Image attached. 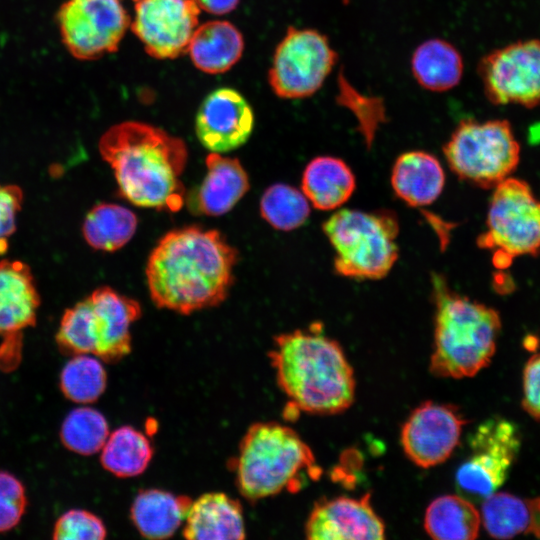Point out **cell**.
<instances>
[{"label": "cell", "instance_id": "obj_15", "mask_svg": "<svg viewBox=\"0 0 540 540\" xmlns=\"http://www.w3.org/2000/svg\"><path fill=\"white\" fill-rule=\"evenodd\" d=\"M467 421L454 405L425 401L411 412L402 426L403 451L418 467L437 466L452 455Z\"/></svg>", "mask_w": 540, "mask_h": 540}, {"label": "cell", "instance_id": "obj_16", "mask_svg": "<svg viewBox=\"0 0 540 540\" xmlns=\"http://www.w3.org/2000/svg\"><path fill=\"white\" fill-rule=\"evenodd\" d=\"M254 114L247 100L235 89L219 88L201 103L195 119L200 143L214 153L239 148L249 139Z\"/></svg>", "mask_w": 540, "mask_h": 540}, {"label": "cell", "instance_id": "obj_1", "mask_svg": "<svg viewBox=\"0 0 540 540\" xmlns=\"http://www.w3.org/2000/svg\"><path fill=\"white\" fill-rule=\"evenodd\" d=\"M237 261L238 251L217 230H171L147 261L150 297L157 307L184 315L218 306L232 287Z\"/></svg>", "mask_w": 540, "mask_h": 540}, {"label": "cell", "instance_id": "obj_30", "mask_svg": "<svg viewBox=\"0 0 540 540\" xmlns=\"http://www.w3.org/2000/svg\"><path fill=\"white\" fill-rule=\"evenodd\" d=\"M106 384V370L93 355H73L60 374L61 391L75 403L95 402L105 391Z\"/></svg>", "mask_w": 540, "mask_h": 540}, {"label": "cell", "instance_id": "obj_6", "mask_svg": "<svg viewBox=\"0 0 540 540\" xmlns=\"http://www.w3.org/2000/svg\"><path fill=\"white\" fill-rule=\"evenodd\" d=\"M140 316L137 301L103 286L64 312L56 341L66 353L117 362L131 352L130 328Z\"/></svg>", "mask_w": 540, "mask_h": 540}, {"label": "cell", "instance_id": "obj_26", "mask_svg": "<svg viewBox=\"0 0 540 540\" xmlns=\"http://www.w3.org/2000/svg\"><path fill=\"white\" fill-rule=\"evenodd\" d=\"M464 64L459 50L447 40L431 38L419 44L411 56V72L419 86L430 92L456 87Z\"/></svg>", "mask_w": 540, "mask_h": 540}, {"label": "cell", "instance_id": "obj_7", "mask_svg": "<svg viewBox=\"0 0 540 540\" xmlns=\"http://www.w3.org/2000/svg\"><path fill=\"white\" fill-rule=\"evenodd\" d=\"M322 228L334 249V269L340 276L378 280L391 271L398 259L399 224L392 211L340 209Z\"/></svg>", "mask_w": 540, "mask_h": 540}, {"label": "cell", "instance_id": "obj_32", "mask_svg": "<svg viewBox=\"0 0 540 540\" xmlns=\"http://www.w3.org/2000/svg\"><path fill=\"white\" fill-rule=\"evenodd\" d=\"M309 201L293 186L277 183L263 193L261 216L275 229L290 231L302 226L310 214Z\"/></svg>", "mask_w": 540, "mask_h": 540}, {"label": "cell", "instance_id": "obj_12", "mask_svg": "<svg viewBox=\"0 0 540 540\" xmlns=\"http://www.w3.org/2000/svg\"><path fill=\"white\" fill-rule=\"evenodd\" d=\"M471 455L458 467L456 483L465 494L484 499L506 481L520 450L514 423L493 418L483 422L469 440Z\"/></svg>", "mask_w": 540, "mask_h": 540}, {"label": "cell", "instance_id": "obj_9", "mask_svg": "<svg viewBox=\"0 0 540 540\" xmlns=\"http://www.w3.org/2000/svg\"><path fill=\"white\" fill-rule=\"evenodd\" d=\"M480 248L493 253V263L506 268L515 257L540 253V199L529 184L508 177L494 187Z\"/></svg>", "mask_w": 540, "mask_h": 540}, {"label": "cell", "instance_id": "obj_18", "mask_svg": "<svg viewBox=\"0 0 540 540\" xmlns=\"http://www.w3.org/2000/svg\"><path fill=\"white\" fill-rule=\"evenodd\" d=\"M200 186L187 198L190 211L220 216L229 212L249 190L248 175L238 159L210 153Z\"/></svg>", "mask_w": 540, "mask_h": 540}, {"label": "cell", "instance_id": "obj_10", "mask_svg": "<svg viewBox=\"0 0 540 540\" xmlns=\"http://www.w3.org/2000/svg\"><path fill=\"white\" fill-rule=\"evenodd\" d=\"M336 62L337 53L325 34L290 26L275 49L268 82L282 99L307 98L323 86Z\"/></svg>", "mask_w": 540, "mask_h": 540}, {"label": "cell", "instance_id": "obj_17", "mask_svg": "<svg viewBox=\"0 0 540 540\" xmlns=\"http://www.w3.org/2000/svg\"><path fill=\"white\" fill-rule=\"evenodd\" d=\"M385 533V524L375 512L369 493L359 498L320 500L305 523L306 537L311 540H375L385 538Z\"/></svg>", "mask_w": 540, "mask_h": 540}, {"label": "cell", "instance_id": "obj_25", "mask_svg": "<svg viewBox=\"0 0 540 540\" xmlns=\"http://www.w3.org/2000/svg\"><path fill=\"white\" fill-rule=\"evenodd\" d=\"M192 500L160 489L139 492L131 506V519L149 539L171 537L186 518Z\"/></svg>", "mask_w": 540, "mask_h": 540}, {"label": "cell", "instance_id": "obj_19", "mask_svg": "<svg viewBox=\"0 0 540 540\" xmlns=\"http://www.w3.org/2000/svg\"><path fill=\"white\" fill-rule=\"evenodd\" d=\"M39 305L30 267L19 260L0 261V335L18 337L34 325Z\"/></svg>", "mask_w": 540, "mask_h": 540}, {"label": "cell", "instance_id": "obj_28", "mask_svg": "<svg viewBox=\"0 0 540 540\" xmlns=\"http://www.w3.org/2000/svg\"><path fill=\"white\" fill-rule=\"evenodd\" d=\"M137 223V217L131 210L116 204L102 203L87 213L82 233L94 249L112 252L129 242Z\"/></svg>", "mask_w": 540, "mask_h": 540}, {"label": "cell", "instance_id": "obj_8", "mask_svg": "<svg viewBox=\"0 0 540 540\" xmlns=\"http://www.w3.org/2000/svg\"><path fill=\"white\" fill-rule=\"evenodd\" d=\"M455 175L480 188H494L516 170L520 145L507 120H462L443 146Z\"/></svg>", "mask_w": 540, "mask_h": 540}, {"label": "cell", "instance_id": "obj_22", "mask_svg": "<svg viewBox=\"0 0 540 540\" xmlns=\"http://www.w3.org/2000/svg\"><path fill=\"white\" fill-rule=\"evenodd\" d=\"M480 516L481 524L494 538L509 539L521 534L540 538V497L494 492L484 498Z\"/></svg>", "mask_w": 540, "mask_h": 540}, {"label": "cell", "instance_id": "obj_5", "mask_svg": "<svg viewBox=\"0 0 540 540\" xmlns=\"http://www.w3.org/2000/svg\"><path fill=\"white\" fill-rule=\"evenodd\" d=\"M233 468L239 492L250 501L298 491L306 476L320 475L311 448L296 431L277 422H257L247 429Z\"/></svg>", "mask_w": 540, "mask_h": 540}, {"label": "cell", "instance_id": "obj_27", "mask_svg": "<svg viewBox=\"0 0 540 540\" xmlns=\"http://www.w3.org/2000/svg\"><path fill=\"white\" fill-rule=\"evenodd\" d=\"M481 525L480 512L459 495H442L430 502L424 515V529L437 540H472Z\"/></svg>", "mask_w": 540, "mask_h": 540}, {"label": "cell", "instance_id": "obj_38", "mask_svg": "<svg viewBox=\"0 0 540 540\" xmlns=\"http://www.w3.org/2000/svg\"><path fill=\"white\" fill-rule=\"evenodd\" d=\"M200 10L215 15H223L233 11L240 0H194Z\"/></svg>", "mask_w": 540, "mask_h": 540}, {"label": "cell", "instance_id": "obj_20", "mask_svg": "<svg viewBox=\"0 0 540 540\" xmlns=\"http://www.w3.org/2000/svg\"><path fill=\"white\" fill-rule=\"evenodd\" d=\"M183 536L194 540L244 539L243 509L222 492H209L192 501L184 520Z\"/></svg>", "mask_w": 540, "mask_h": 540}, {"label": "cell", "instance_id": "obj_29", "mask_svg": "<svg viewBox=\"0 0 540 540\" xmlns=\"http://www.w3.org/2000/svg\"><path fill=\"white\" fill-rule=\"evenodd\" d=\"M152 456L148 438L131 426H122L109 434L101 449L100 461L113 475L128 478L143 473Z\"/></svg>", "mask_w": 540, "mask_h": 540}, {"label": "cell", "instance_id": "obj_33", "mask_svg": "<svg viewBox=\"0 0 540 540\" xmlns=\"http://www.w3.org/2000/svg\"><path fill=\"white\" fill-rule=\"evenodd\" d=\"M338 102L354 114L358 123V130L364 139L366 147L370 148L376 132L386 120L383 101L359 93L345 78L340 77Z\"/></svg>", "mask_w": 540, "mask_h": 540}, {"label": "cell", "instance_id": "obj_4", "mask_svg": "<svg viewBox=\"0 0 540 540\" xmlns=\"http://www.w3.org/2000/svg\"><path fill=\"white\" fill-rule=\"evenodd\" d=\"M431 283L435 314L430 371L442 378L473 377L494 356L499 313L453 291L440 274L433 273Z\"/></svg>", "mask_w": 540, "mask_h": 540}, {"label": "cell", "instance_id": "obj_21", "mask_svg": "<svg viewBox=\"0 0 540 540\" xmlns=\"http://www.w3.org/2000/svg\"><path fill=\"white\" fill-rule=\"evenodd\" d=\"M444 183L445 174L439 160L425 151L405 152L392 167L394 193L413 207L432 204L440 196Z\"/></svg>", "mask_w": 540, "mask_h": 540}, {"label": "cell", "instance_id": "obj_2", "mask_svg": "<svg viewBox=\"0 0 540 540\" xmlns=\"http://www.w3.org/2000/svg\"><path fill=\"white\" fill-rule=\"evenodd\" d=\"M98 148L128 201L169 212L182 208L185 188L180 177L188 160L182 139L147 123L125 121L111 126Z\"/></svg>", "mask_w": 540, "mask_h": 540}, {"label": "cell", "instance_id": "obj_23", "mask_svg": "<svg viewBox=\"0 0 540 540\" xmlns=\"http://www.w3.org/2000/svg\"><path fill=\"white\" fill-rule=\"evenodd\" d=\"M244 40L230 22L213 20L197 26L187 53L194 66L208 74L226 72L242 56Z\"/></svg>", "mask_w": 540, "mask_h": 540}, {"label": "cell", "instance_id": "obj_31", "mask_svg": "<svg viewBox=\"0 0 540 540\" xmlns=\"http://www.w3.org/2000/svg\"><path fill=\"white\" fill-rule=\"evenodd\" d=\"M109 436L106 418L91 407L73 409L64 419L60 439L70 451L92 455L103 448Z\"/></svg>", "mask_w": 540, "mask_h": 540}, {"label": "cell", "instance_id": "obj_13", "mask_svg": "<svg viewBox=\"0 0 540 540\" xmlns=\"http://www.w3.org/2000/svg\"><path fill=\"white\" fill-rule=\"evenodd\" d=\"M484 92L495 105H540V40L511 43L479 62Z\"/></svg>", "mask_w": 540, "mask_h": 540}, {"label": "cell", "instance_id": "obj_14", "mask_svg": "<svg viewBox=\"0 0 540 540\" xmlns=\"http://www.w3.org/2000/svg\"><path fill=\"white\" fill-rule=\"evenodd\" d=\"M133 2L135 17L130 27L151 57L174 59L187 53L200 13L194 0Z\"/></svg>", "mask_w": 540, "mask_h": 540}, {"label": "cell", "instance_id": "obj_11", "mask_svg": "<svg viewBox=\"0 0 540 540\" xmlns=\"http://www.w3.org/2000/svg\"><path fill=\"white\" fill-rule=\"evenodd\" d=\"M56 20L64 46L79 60L117 51L131 24L123 0H66Z\"/></svg>", "mask_w": 540, "mask_h": 540}, {"label": "cell", "instance_id": "obj_24", "mask_svg": "<svg viewBox=\"0 0 540 540\" xmlns=\"http://www.w3.org/2000/svg\"><path fill=\"white\" fill-rule=\"evenodd\" d=\"M356 187L355 176L342 159L318 156L304 169L301 190L309 203L318 210L340 208L352 196Z\"/></svg>", "mask_w": 540, "mask_h": 540}, {"label": "cell", "instance_id": "obj_36", "mask_svg": "<svg viewBox=\"0 0 540 540\" xmlns=\"http://www.w3.org/2000/svg\"><path fill=\"white\" fill-rule=\"evenodd\" d=\"M22 201L20 187L0 184V254L7 251L9 238L16 230V217Z\"/></svg>", "mask_w": 540, "mask_h": 540}, {"label": "cell", "instance_id": "obj_35", "mask_svg": "<svg viewBox=\"0 0 540 540\" xmlns=\"http://www.w3.org/2000/svg\"><path fill=\"white\" fill-rule=\"evenodd\" d=\"M27 504L23 484L12 474L0 471V532L15 527Z\"/></svg>", "mask_w": 540, "mask_h": 540}, {"label": "cell", "instance_id": "obj_34", "mask_svg": "<svg viewBox=\"0 0 540 540\" xmlns=\"http://www.w3.org/2000/svg\"><path fill=\"white\" fill-rule=\"evenodd\" d=\"M107 530L103 521L95 514L83 509L65 512L55 523V540H101Z\"/></svg>", "mask_w": 540, "mask_h": 540}, {"label": "cell", "instance_id": "obj_37", "mask_svg": "<svg viewBox=\"0 0 540 540\" xmlns=\"http://www.w3.org/2000/svg\"><path fill=\"white\" fill-rule=\"evenodd\" d=\"M522 407L540 422V354L532 356L525 365Z\"/></svg>", "mask_w": 540, "mask_h": 540}, {"label": "cell", "instance_id": "obj_3", "mask_svg": "<svg viewBox=\"0 0 540 540\" xmlns=\"http://www.w3.org/2000/svg\"><path fill=\"white\" fill-rule=\"evenodd\" d=\"M268 356L278 386L295 410L334 415L353 404V368L341 345L320 325L277 335Z\"/></svg>", "mask_w": 540, "mask_h": 540}]
</instances>
